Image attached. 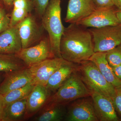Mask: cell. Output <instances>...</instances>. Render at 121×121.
<instances>
[{
	"instance_id": "8fae6325",
	"label": "cell",
	"mask_w": 121,
	"mask_h": 121,
	"mask_svg": "<svg viewBox=\"0 0 121 121\" xmlns=\"http://www.w3.org/2000/svg\"><path fill=\"white\" fill-rule=\"evenodd\" d=\"M33 78L28 67L5 73L0 84V94L4 95L11 91L19 89L31 83Z\"/></svg>"
},
{
	"instance_id": "9a60e30c",
	"label": "cell",
	"mask_w": 121,
	"mask_h": 121,
	"mask_svg": "<svg viewBox=\"0 0 121 121\" xmlns=\"http://www.w3.org/2000/svg\"><path fill=\"white\" fill-rule=\"evenodd\" d=\"M22 49L16 26L10 27L0 34V54L16 55Z\"/></svg>"
},
{
	"instance_id": "f1b7e54d",
	"label": "cell",
	"mask_w": 121,
	"mask_h": 121,
	"mask_svg": "<svg viewBox=\"0 0 121 121\" xmlns=\"http://www.w3.org/2000/svg\"><path fill=\"white\" fill-rule=\"evenodd\" d=\"M4 107V106L3 103V97L2 95L0 94V121H2Z\"/></svg>"
},
{
	"instance_id": "2e32d148",
	"label": "cell",
	"mask_w": 121,
	"mask_h": 121,
	"mask_svg": "<svg viewBox=\"0 0 121 121\" xmlns=\"http://www.w3.org/2000/svg\"><path fill=\"white\" fill-rule=\"evenodd\" d=\"M106 52H95L89 60L95 64L106 80L115 89L121 87V80L115 75L112 67L106 59Z\"/></svg>"
},
{
	"instance_id": "603a6c76",
	"label": "cell",
	"mask_w": 121,
	"mask_h": 121,
	"mask_svg": "<svg viewBox=\"0 0 121 121\" xmlns=\"http://www.w3.org/2000/svg\"><path fill=\"white\" fill-rule=\"evenodd\" d=\"M106 59L111 67L121 64V48L120 46L108 51L106 53Z\"/></svg>"
},
{
	"instance_id": "8992f818",
	"label": "cell",
	"mask_w": 121,
	"mask_h": 121,
	"mask_svg": "<svg viewBox=\"0 0 121 121\" xmlns=\"http://www.w3.org/2000/svg\"><path fill=\"white\" fill-rule=\"evenodd\" d=\"M15 55L28 68L48 59L55 58L48 37L41 39L36 45L22 49Z\"/></svg>"
},
{
	"instance_id": "1f68e13d",
	"label": "cell",
	"mask_w": 121,
	"mask_h": 121,
	"mask_svg": "<svg viewBox=\"0 0 121 121\" xmlns=\"http://www.w3.org/2000/svg\"><path fill=\"white\" fill-rule=\"evenodd\" d=\"M5 4L7 7H11L13 4V0H2Z\"/></svg>"
},
{
	"instance_id": "836d02e7",
	"label": "cell",
	"mask_w": 121,
	"mask_h": 121,
	"mask_svg": "<svg viewBox=\"0 0 121 121\" xmlns=\"http://www.w3.org/2000/svg\"><path fill=\"white\" fill-rule=\"evenodd\" d=\"M1 73H3V72H0V84L4 79V75L2 74Z\"/></svg>"
},
{
	"instance_id": "44dd1931",
	"label": "cell",
	"mask_w": 121,
	"mask_h": 121,
	"mask_svg": "<svg viewBox=\"0 0 121 121\" xmlns=\"http://www.w3.org/2000/svg\"><path fill=\"white\" fill-rule=\"evenodd\" d=\"M27 67L15 55L0 54V72L5 73Z\"/></svg>"
},
{
	"instance_id": "7c38bea8",
	"label": "cell",
	"mask_w": 121,
	"mask_h": 121,
	"mask_svg": "<svg viewBox=\"0 0 121 121\" xmlns=\"http://www.w3.org/2000/svg\"><path fill=\"white\" fill-rule=\"evenodd\" d=\"M95 10L93 0H69L65 22L77 24Z\"/></svg>"
},
{
	"instance_id": "5b68a950",
	"label": "cell",
	"mask_w": 121,
	"mask_h": 121,
	"mask_svg": "<svg viewBox=\"0 0 121 121\" xmlns=\"http://www.w3.org/2000/svg\"><path fill=\"white\" fill-rule=\"evenodd\" d=\"M91 36L94 51L106 52L121 44V24L89 29Z\"/></svg>"
},
{
	"instance_id": "277c9868",
	"label": "cell",
	"mask_w": 121,
	"mask_h": 121,
	"mask_svg": "<svg viewBox=\"0 0 121 121\" xmlns=\"http://www.w3.org/2000/svg\"><path fill=\"white\" fill-rule=\"evenodd\" d=\"M91 91L83 82L76 71L51 95L48 102L65 105L82 98L91 96Z\"/></svg>"
},
{
	"instance_id": "4dcf8cb0",
	"label": "cell",
	"mask_w": 121,
	"mask_h": 121,
	"mask_svg": "<svg viewBox=\"0 0 121 121\" xmlns=\"http://www.w3.org/2000/svg\"><path fill=\"white\" fill-rule=\"evenodd\" d=\"M7 15L4 9L0 5V19L3 18Z\"/></svg>"
},
{
	"instance_id": "83f0119b",
	"label": "cell",
	"mask_w": 121,
	"mask_h": 121,
	"mask_svg": "<svg viewBox=\"0 0 121 121\" xmlns=\"http://www.w3.org/2000/svg\"><path fill=\"white\" fill-rule=\"evenodd\" d=\"M112 68L115 75L119 80H121V64Z\"/></svg>"
},
{
	"instance_id": "5bb4252c",
	"label": "cell",
	"mask_w": 121,
	"mask_h": 121,
	"mask_svg": "<svg viewBox=\"0 0 121 121\" xmlns=\"http://www.w3.org/2000/svg\"><path fill=\"white\" fill-rule=\"evenodd\" d=\"M91 96L99 121H119L112 98L94 92Z\"/></svg>"
},
{
	"instance_id": "e0dca14e",
	"label": "cell",
	"mask_w": 121,
	"mask_h": 121,
	"mask_svg": "<svg viewBox=\"0 0 121 121\" xmlns=\"http://www.w3.org/2000/svg\"><path fill=\"white\" fill-rule=\"evenodd\" d=\"M75 64L68 62L62 65L48 79L45 87L50 92H56L77 69Z\"/></svg>"
},
{
	"instance_id": "7402d4cb",
	"label": "cell",
	"mask_w": 121,
	"mask_h": 121,
	"mask_svg": "<svg viewBox=\"0 0 121 121\" xmlns=\"http://www.w3.org/2000/svg\"><path fill=\"white\" fill-rule=\"evenodd\" d=\"M35 85L29 83L21 88L13 90L2 95L4 106L13 102L27 97Z\"/></svg>"
},
{
	"instance_id": "4316f807",
	"label": "cell",
	"mask_w": 121,
	"mask_h": 121,
	"mask_svg": "<svg viewBox=\"0 0 121 121\" xmlns=\"http://www.w3.org/2000/svg\"><path fill=\"white\" fill-rule=\"evenodd\" d=\"M10 18L7 15L0 19V34L10 27Z\"/></svg>"
},
{
	"instance_id": "d6986e66",
	"label": "cell",
	"mask_w": 121,
	"mask_h": 121,
	"mask_svg": "<svg viewBox=\"0 0 121 121\" xmlns=\"http://www.w3.org/2000/svg\"><path fill=\"white\" fill-rule=\"evenodd\" d=\"M27 97L11 103L4 106L2 121H17L24 119Z\"/></svg>"
},
{
	"instance_id": "7a4b0ae2",
	"label": "cell",
	"mask_w": 121,
	"mask_h": 121,
	"mask_svg": "<svg viewBox=\"0 0 121 121\" xmlns=\"http://www.w3.org/2000/svg\"><path fill=\"white\" fill-rule=\"evenodd\" d=\"M60 2L61 0H50L41 18L42 26L48 34L52 51L55 58H62L60 43L65 27L61 20Z\"/></svg>"
},
{
	"instance_id": "cb8c5ba5",
	"label": "cell",
	"mask_w": 121,
	"mask_h": 121,
	"mask_svg": "<svg viewBox=\"0 0 121 121\" xmlns=\"http://www.w3.org/2000/svg\"><path fill=\"white\" fill-rule=\"evenodd\" d=\"M32 2L33 8L39 17L41 18L50 0H31Z\"/></svg>"
},
{
	"instance_id": "484cf974",
	"label": "cell",
	"mask_w": 121,
	"mask_h": 121,
	"mask_svg": "<svg viewBox=\"0 0 121 121\" xmlns=\"http://www.w3.org/2000/svg\"><path fill=\"white\" fill-rule=\"evenodd\" d=\"M116 93L113 98V102L115 110L121 115V87L116 88Z\"/></svg>"
},
{
	"instance_id": "ac0fdd59",
	"label": "cell",
	"mask_w": 121,
	"mask_h": 121,
	"mask_svg": "<svg viewBox=\"0 0 121 121\" xmlns=\"http://www.w3.org/2000/svg\"><path fill=\"white\" fill-rule=\"evenodd\" d=\"M34 120L37 121H60L66 114L65 105L47 102Z\"/></svg>"
},
{
	"instance_id": "f546056e",
	"label": "cell",
	"mask_w": 121,
	"mask_h": 121,
	"mask_svg": "<svg viewBox=\"0 0 121 121\" xmlns=\"http://www.w3.org/2000/svg\"><path fill=\"white\" fill-rule=\"evenodd\" d=\"M113 4L117 9H121V0H113Z\"/></svg>"
},
{
	"instance_id": "ba28073f",
	"label": "cell",
	"mask_w": 121,
	"mask_h": 121,
	"mask_svg": "<svg viewBox=\"0 0 121 121\" xmlns=\"http://www.w3.org/2000/svg\"><path fill=\"white\" fill-rule=\"evenodd\" d=\"M76 99L69 107L65 116L67 121H98L92 99Z\"/></svg>"
},
{
	"instance_id": "3957f363",
	"label": "cell",
	"mask_w": 121,
	"mask_h": 121,
	"mask_svg": "<svg viewBox=\"0 0 121 121\" xmlns=\"http://www.w3.org/2000/svg\"><path fill=\"white\" fill-rule=\"evenodd\" d=\"M80 64L76 71L87 87L91 92L113 99L116 94V89L106 80L95 64L90 60Z\"/></svg>"
},
{
	"instance_id": "6da1fadb",
	"label": "cell",
	"mask_w": 121,
	"mask_h": 121,
	"mask_svg": "<svg viewBox=\"0 0 121 121\" xmlns=\"http://www.w3.org/2000/svg\"><path fill=\"white\" fill-rule=\"evenodd\" d=\"M60 51L62 58L70 62L80 64L89 60L95 53L90 31L76 24L65 28L60 39Z\"/></svg>"
},
{
	"instance_id": "e575fe53",
	"label": "cell",
	"mask_w": 121,
	"mask_h": 121,
	"mask_svg": "<svg viewBox=\"0 0 121 121\" xmlns=\"http://www.w3.org/2000/svg\"><path fill=\"white\" fill-rule=\"evenodd\" d=\"M119 46H120V47H121V45H119Z\"/></svg>"
},
{
	"instance_id": "30bf717a",
	"label": "cell",
	"mask_w": 121,
	"mask_h": 121,
	"mask_svg": "<svg viewBox=\"0 0 121 121\" xmlns=\"http://www.w3.org/2000/svg\"><path fill=\"white\" fill-rule=\"evenodd\" d=\"M16 26L22 42V49L31 47L41 39L42 29L31 13Z\"/></svg>"
},
{
	"instance_id": "4fadbf2b",
	"label": "cell",
	"mask_w": 121,
	"mask_h": 121,
	"mask_svg": "<svg viewBox=\"0 0 121 121\" xmlns=\"http://www.w3.org/2000/svg\"><path fill=\"white\" fill-rule=\"evenodd\" d=\"M51 93L45 86L35 85L27 97L24 120L33 117L43 107L51 96Z\"/></svg>"
},
{
	"instance_id": "9c48e42d",
	"label": "cell",
	"mask_w": 121,
	"mask_h": 121,
	"mask_svg": "<svg viewBox=\"0 0 121 121\" xmlns=\"http://www.w3.org/2000/svg\"><path fill=\"white\" fill-rule=\"evenodd\" d=\"M114 7L96 9L93 13L77 23L80 26L91 28H100L121 24Z\"/></svg>"
},
{
	"instance_id": "d6a6232c",
	"label": "cell",
	"mask_w": 121,
	"mask_h": 121,
	"mask_svg": "<svg viewBox=\"0 0 121 121\" xmlns=\"http://www.w3.org/2000/svg\"><path fill=\"white\" fill-rule=\"evenodd\" d=\"M116 14L119 23L121 24V9H117Z\"/></svg>"
},
{
	"instance_id": "d4e9b609",
	"label": "cell",
	"mask_w": 121,
	"mask_h": 121,
	"mask_svg": "<svg viewBox=\"0 0 121 121\" xmlns=\"http://www.w3.org/2000/svg\"><path fill=\"white\" fill-rule=\"evenodd\" d=\"M93 1L96 9L114 7L113 0H93Z\"/></svg>"
},
{
	"instance_id": "52a82bcc",
	"label": "cell",
	"mask_w": 121,
	"mask_h": 121,
	"mask_svg": "<svg viewBox=\"0 0 121 121\" xmlns=\"http://www.w3.org/2000/svg\"><path fill=\"white\" fill-rule=\"evenodd\" d=\"M68 62L62 58H54L48 59L29 67L32 76V84L45 86L54 72L62 65Z\"/></svg>"
},
{
	"instance_id": "ffe728a7",
	"label": "cell",
	"mask_w": 121,
	"mask_h": 121,
	"mask_svg": "<svg viewBox=\"0 0 121 121\" xmlns=\"http://www.w3.org/2000/svg\"><path fill=\"white\" fill-rule=\"evenodd\" d=\"M10 27L16 26L30 15L33 8L31 0H13Z\"/></svg>"
}]
</instances>
